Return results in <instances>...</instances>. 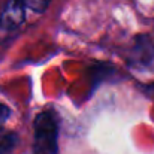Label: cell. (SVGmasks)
I'll use <instances>...</instances> for the list:
<instances>
[{
	"label": "cell",
	"instance_id": "8992f818",
	"mask_svg": "<svg viewBox=\"0 0 154 154\" xmlns=\"http://www.w3.org/2000/svg\"><path fill=\"white\" fill-rule=\"evenodd\" d=\"M9 117H11V109H9V106H6L5 103L0 102V126H2Z\"/></svg>",
	"mask_w": 154,
	"mask_h": 154
},
{
	"label": "cell",
	"instance_id": "6da1fadb",
	"mask_svg": "<svg viewBox=\"0 0 154 154\" xmlns=\"http://www.w3.org/2000/svg\"><path fill=\"white\" fill-rule=\"evenodd\" d=\"M60 120L54 109H45L35 118V154H58Z\"/></svg>",
	"mask_w": 154,
	"mask_h": 154
},
{
	"label": "cell",
	"instance_id": "277c9868",
	"mask_svg": "<svg viewBox=\"0 0 154 154\" xmlns=\"http://www.w3.org/2000/svg\"><path fill=\"white\" fill-rule=\"evenodd\" d=\"M18 142V135L14 132H9L2 136L0 139V154H9Z\"/></svg>",
	"mask_w": 154,
	"mask_h": 154
},
{
	"label": "cell",
	"instance_id": "7a4b0ae2",
	"mask_svg": "<svg viewBox=\"0 0 154 154\" xmlns=\"http://www.w3.org/2000/svg\"><path fill=\"white\" fill-rule=\"evenodd\" d=\"M26 20V3L24 0H8L0 14V27L12 30L21 26Z\"/></svg>",
	"mask_w": 154,
	"mask_h": 154
},
{
	"label": "cell",
	"instance_id": "3957f363",
	"mask_svg": "<svg viewBox=\"0 0 154 154\" xmlns=\"http://www.w3.org/2000/svg\"><path fill=\"white\" fill-rule=\"evenodd\" d=\"M154 61V45L148 36H138L136 44L132 50L130 64L133 66H148Z\"/></svg>",
	"mask_w": 154,
	"mask_h": 154
},
{
	"label": "cell",
	"instance_id": "5b68a950",
	"mask_svg": "<svg viewBox=\"0 0 154 154\" xmlns=\"http://www.w3.org/2000/svg\"><path fill=\"white\" fill-rule=\"evenodd\" d=\"M50 2H51V0H24L26 8H29V9H32V11L38 12V14L44 12V11L48 8Z\"/></svg>",
	"mask_w": 154,
	"mask_h": 154
}]
</instances>
